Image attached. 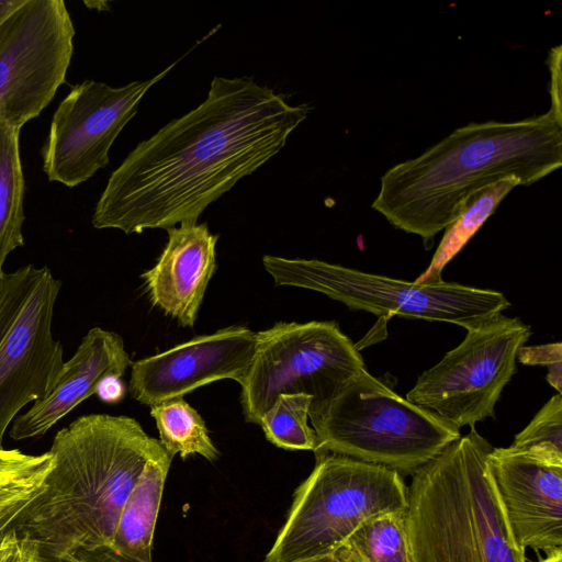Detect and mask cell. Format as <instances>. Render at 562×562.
Masks as SVG:
<instances>
[{"label": "cell", "instance_id": "16", "mask_svg": "<svg viewBox=\"0 0 562 562\" xmlns=\"http://www.w3.org/2000/svg\"><path fill=\"white\" fill-rule=\"evenodd\" d=\"M130 366L132 361L120 335L100 327L91 328L74 356L65 361L52 392L14 418L9 436L13 440H25L45 435L77 405L95 394L104 378H122Z\"/></svg>", "mask_w": 562, "mask_h": 562}, {"label": "cell", "instance_id": "24", "mask_svg": "<svg viewBox=\"0 0 562 562\" xmlns=\"http://www.w3.org/2000/svg\"><path fill=\"white\" fill-rule=\"evenodd\" d=\"M53 467L49 451L38 454H25L18 449L0 450V487L33 475L48 472Z\"/></svg>", "mask_w": 562, "mask_h": 562}, {"label": "cell", "instance_id": "1", "mask_svg": "<svg viewBox=\"0 0 562 562\" xmlns=\"http://www.w3.org/2000/svg\"><path fill=\"white\" fill-rule=\"evenodd\" d=\"M308 112L250 78L214 77L201 104L140 142L111 173L92 225L139 234L196 223L277 155Z\"/></svg>", "mask_w": 562, "mask_h": 562}, {"label": "cell", "instance_id": "6", "mask_svg": "<svg viewBox=\"0 0 562 562\" xmlns=\"http://www.w3.org/2000/svg\"><path fill=\"white\" fill-rule=\"evenodd\" d=\"M407 506L408 486L398 472L339 454H317L265 562L334 553L366 520Z\"/></svg>", "mask_w": 562, "mask_h": 562}, {"label": "cell", "instance_id": "27", "mask_svg": "<svg viewBox=\"0 0 562 562\" xmlns=\"http://www.w3.org/2000/svg\"><path fill=\"white\" fill-rule=\"evenodd\" d=\"M95 394L105 403H117L125 395V385L120 376L110 375L100 382Z\"/></svg>", "mask_w": 562, "mask_h": 562}, {"label": "cell", "instance_id": "9", "mask_svg": "<svg viewBox=\"0 0 562 562\" xmlns=\"http://www.w3.org/2000/svg\"><path fill=\"white\" fill-rule=\"evenodd\" d=\"M61 281L46 266H23L0 279V450L9 425L45 398L64 367L52 331Z\"/></svg>", "mask_w": 562, "mask_h": 562}, {"label": "cell", "instance_id": "11", "mask_svg": "<svg viewBox=\"0 0 562 562\" xmlns=\"http://www.w3.org/2000/svg\"><path fill=\"white\" fill-rule=\"evenodd\" d=\"M75 27L63 0H24L0 24V115L22 128L65 82Z\"/></svg>", "mask_w": 562, "mask_h": 562}, {"label": "cell", "instance_id": "3", "mask_svg": "<svg viewBox=\"0 0 562 562\" xmlns=\"http://www.w3.org/2000/svg\"><path fill=\"white\" fill-rule=\"evenodd\" d=\"M562 166V119L469 123L380 179L372 209L431 245L474 191L505 178L530 186Z\"/></svg>", "mask_w": 562, "mask_h": 562}, {"label": "cell", "instance_id": "15", "mask_svg": "<svg viewBox=\"0 0 562 562\" xmlns=\"http://www.w3.org/2000/svg\"><path fill=\"white\" fill-rule=\"evenodd\" d=\"M168 241L153 268L142 274L150 303L182 327H193L216 269L218 235L206 223L167 229Z\"/></svg>", "mask_w": 562, "mask_h": 562}, {"label": "cell", "instance_id": "7", "mask_svg": "<svg viewBox=\"0 0 562 562\" xmlns=\"http://www.w3.org/2000/svg\"><path fill=\"white\" fill-rule=\"evenodd\" d=\"M266 271L277 285L313 290L351 310L445 322L470 329L510 306L497 291L443 280L408 282L317 259H288L266 255Z\"/></svg>", "mask_w": 562, "mask_h": 562}, {"label": "cell", "instance_id": "17", "mask_svg": "<svg viewBox=\"0 0 562 562\" xmlns=\"http://www.w3.org/2000/svg\"><path fill=\"white\" fill-rule=\"evenodd\" d=\"M171 461L166 450L148 460L110 543L75 562H153L154 532Z\"/></svg>", "mask_w": 562, "mask_h": 562}, {"label": "cell", "instance_id": "21", "mask_svg": "<svg viewBox=\"0 0 562 562\" xmlns=\"http://www.w3.org/2000/svg\"><path fill=\"white\" fill-rule=\"evenodd\" d=\"M150 415L156 422L159 442L172 458L200 454L209 461L217 459L218 450L209 436L205 422L182 397L151 406Z\"/></svg>", "mask_w": 562, "mask_h": 562}, {"label": "cell", "instance_id": "28", "mask_svg": "<svg viewBox=\"0 0 562 562\" xmlns=\"http://www.w3.org/2000/svg\"><path fill=\"white\" fill-rule=\"evenodd\" d=\"M19 537L14 529L8 532L0 541V562H8L19 546Z\"/></svg>", "mask_w": 562, "mask_h": 562}, {"label": "cell", "instance_id": "2", "mask_svg": "<svg viewBox=\"0 0 562 562\" xmlns=\"http://www.w3.org/2000/svg\"><path fill=\"white\" fill-rule=\"evenodd\" d=\"M165 449L127 416L83 415L57 431L43 491L18 518L41 562H75L106 547L146 463Z\"/></svg>", "mask_w": 562, "mask_h": 562}, {"label": "cell", "instance_id": "30", "mask_svg": "<svg viewBox=\"0 0 562 562\" xmlns=\"http://www.w3.org/2000/svg\"><path fill=\"white\" fill-rule=\"evenodd\" d=\"M23 2L24 0H0V24Z\"/></svg>", "mask_w": 562, "mask_h": 562}, {"label": "cell", "instance_id": "25", "mask_svg": "<svg viewBox=\"0 0 562 562\" xmlns=\"http://www.w3.org/2000/svg\"><path fill=\"white\" fill-rule=\"evenodd\" d=\"M517 360L527 366L548 367L547 381L559 394L562 392V345L561 342L522 346Z\"/></svg>", "mask_w": 562, "mask_h": 562}, {"label": "cell", "instance_id": "12", "mask_svg": "<svg viewBox=\"0 0 562 562\" xmlns=\"http://www.w3.org/2000/svg\"><path fill=\"white\" fill-rule=\"evenodd\" d=\"M177 63L123 87L90 79L75 85L55 110L42 148L47 179L72 188L105 168L114 140L135 116L143 97Z\"/></svg>", "mask_w": 562, "mask_h": 562}, {"label": "cell", "instance_id": "23", "mask_svg": "<svg viewBox=\"0 0 562 562\" xmlns=\"http://www.w3.org/2000/svg\"><path fill=\"white\" fill-rule=\"evenodd\" d=\"M508 448L549 464L562 465L561 394L553 395L539 409Z\"/></svg>", "mask_w": 562, "mask_h": 562}, {"label": "cell", "instance_id": "32", "mask_svg": "<svg viewBox=\"0 0 562 562\" xmlns=\"http://www.w3.org/2000/svg\"><path fill=\"white\" fill-rule=\"evenodd\" d=\"M539 562H562V549L554 550Z\"/></svg>", "mask_w": 562, "mask_h": 562}, {"label": "cell", "instance_id": "10", "mask_svg": "<svg viewBox=\"0 0 562 562\" xmlns=\"http://www.w3.org/2000/svg\"><path fill=\"white\" fill-rule=\"evenodd\" d=\"M530 326L503 314L467 329L464 339L424 371L407 392L411 403L457 429L495 417V405L516 371Z\"/></svg>", "mask_w": 562, "mask_h": 562}, {"label": "cell", "instance_id": "5", "mask_svg": "<svg viewBox=\"0 0 562 562\" xmlns=\"http://www.w3.org/2000/svg\"><path fill=\"white\" fill-rule=\"evenodd\" d=\"M315 454L334 453L414 475L461 437L434 412L400 396L366 368L312 422Z\"/></svg>", "mask_w": 562, "mask_h": 562}, {"label": "cell", "instance_id": "22", "mask_svg": "<svg viewBox=\"0 0 562 562\" xmlns=\"http://www.w3.org/2000/svg\"><path fill=\"white\" fill-rule=\"evenodd\" d=\"M311 403L304 394H280L259 424L266 438L282 449L315 451L316 435L307 424Z\"/></svg>", "mask_w": 562, "mask_h": 562}, {"label": "cell", "instance_id": "26", "mask_svg": "<svg viewBox=\"0 0 562 562\" xmlns=\"http://www.w3.org/2000/svg\"><path fill=\"white\" fill-rule=\"evenodd\" d=\"M561 46L554 47L549 54V66L551 72V108L550 111L558 117L562 119L561 112Z\"/></svg>", "mask_w": 562, "mask_h": 562}, {"label": "cell", "instance_id": "18", "mask_svg": "<svg viewBox=\"0 0 562 562\" xmlns=\"http://www.w3.org/2000/svg\"><path fill=\"white\" fill-rule=\"evenodd\" d=\"M20 131L0 115V279L8 256L24 245L25 180L20 156Z\"/></svg>", "mask_w": 562, "mask_h": 562}, {"label": "cell", "instance_id": "29", "mask_svg": "<svg viewBox=\"0 0 562 562\" xmlns=\"http://www.w3.org/2000/svg\"><path fill=\"white\" fill-rule=\"evenodd\" d=\"M20 550L22 554V562H41L37 551L32 543L20 539Z\"/></svg>", "mask_w": 562, "mask_h": 562}, {"label": "cell", "instance_id": "8", "mask_svg": "<svg viewBox=\"0 0 562 562\" xmlns=\"http://www.w3.org/2000/svg\"><path fill=\"white\" fill-rule=\"evenodd\" d=\"M364 368L356 345L336 322H279L256 333L252 359L240 384L244 418L259 425L280 394H304L312 400L313 422Z\"/></svg>", "mask_w": 562, "mask_h": 562}, {"label": "cell", "instance_id": "4", "mask_svg": "<svg viewBox=\"0 0 562 562\" xmlns=\"http://www.w3.org/2000/svg\"><path fill=\"white\" fill-rule=\"evenodd\" d=\"M475 428L419 469L408 486L413 562H526L506 520Z\"/></svg>", "mask_w": 562, "mask_h": 562}, {"label": "cell", "instance_id": "33", "mask_svg": "<svg viewBox=\"0 0 562 562\" xmlns=\"http://www.w3.org/2000/svg\"><path fill=\"white\" fill-rule=\"evenodd\" d=\"M19 543H20V541H19ZM8 562H19V546Z\"/></svg>", "mask_w": 562, "mask_h": 562}, {"label": "cell", "instance_id": "13", "mask_svg": "<svg viewBox=\"0 0 562 562\" xmlns=\"http://www.w3.org/2000/svg\"><path fill=\"white\" fill-rule=\"evenodd\" d=\"M255 346L256 333L243 326L194 337L132 362L128 391L134 400L151 407L218 380L241 384Z\"/></svg>", "mask_w": 562, "mask_h": 562}, {"label": "cell", "instance_id": "31", "mask_svg": "<svg viewBox=\"0 0 562 562\" xmlns=\"http://www.w3.org/2000/svg\"><path fill=\"white\" fill-rule=\"evenodd\" d=\"M295 562H341L336 552Z\"/></svg>", "mask_w": 562, "mask_h": 562}, {"label": "cell", "instance_id": "20", "mask_svg": "<svg viewBox=\"0 0 562 562\" xmlns=\"http://www.w3.org/2000/svg\"><path fill=\"white\" fill-rule=\"evenodd\" d=\"M406 510L372 517L358 526L336 551L341 562H413Z\"/></svg>", "mask_w": 562, "mask_h": 562}, {"label": "cell", "instance_id": "14", "mask_svg": "<svg viewBox=\"0 0 562 562\" xmlns=\"http://www.w3.org/2000/svg\"><path fill=\"white\" fill-rule=\"evenodd\" d=\"M487 467L518 546L547 554L562 549V465L493 448Z\"/></svg>", "mask_w": 562, "mask_h": 562}, {"label": "cell", "instance_id": "19", "mask_svg": "<svg viewBox=\"0 0 562 562\" xmlns=\"http://www.w3.org/2000/svg\"><path fill=\"white\" fill-rule=\"evenodd\" d=\"M520 181L505 178L472 192L463 202L459 215L443 229L445 234L428 268L415 280L417 283L440 281L446 265L465 246L503 199Z\"/></svg>", "mask_w": 562, "mask_h": 562}, {"label": "cell", "instance_id": "34", "mask_svg": "<svg viewBox=\"0 0 562 562\" xmlns=\"http://www.w3.org/2000/svg\"><path fill=\"white\" fill-rule=\"evenodd\" d=\"M19 562H22V554H21L20 548H19Z\"/></svg>", "mask_w": 562, "mask_h": 562}]
</instances>
